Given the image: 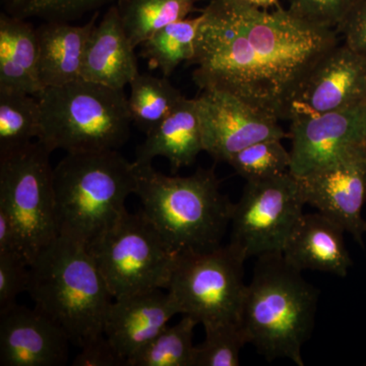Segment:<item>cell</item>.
<instances>
[{"label": "cell", "mask_w": 366, "mask_h": 366, "mask_svg": "<svg viewBox=\"0 0 366 366\" xmlns=\"http://www.w3.org/2000/svg\"><path fill=\"white\" fill-rule=\"evenodd\" d=\"M192 79L199 90L231 94L276 119L291 107L339 33L277 6L247 0H211L201 14Z\"/></svg>", "instance_id": "cell-1"}, {"label": "cell", "mask_w": 366, "mask_h": 366, "mask_svg": "<svg viewBox=\"0 0 366 366\" xmlns=\"http://www.w3.org/2000/svg\"><path fill=\"white\" fill-rule=\"evenodd\" d=\"M26 292L34 308L83 348L104 335L114 297L88 247L59 236L41 250L30 266Z\"/></svg>", "instance_id": "cell-2"}, {"label": "cell", "mask_w": 366, "mask_h": 366, "mask_svg": "<svg viewBox=\"0 0 366 366\" xmlns=\"http://www.w3.org/2000/svg\"><path fill=\"white\" fill-rule=\"evenodd\" d=\"M134 166L142 211L171 252L182 257L222 247L233 204L220 192L214 168L182 177L163 174L152 164Z\"/></svg>", "instance_id": "cell-3"}, {"label": "cell", "mask_w": 366, "mask_h": 366, "mask_svg": "<svg viewBox=\"0 0 366 366\" xmlns=\"http://www.w3.org/2000/svg\"><path fill=\"white\" fill-rule=\"evenodd\" d=\"M257 259L239 320L247 343L269 361L305 366L301 351L314 330L319 290L283 254Z\"/></svg>", "instance_id": "cell-4"}, {"label": "cell", "mask_w": 366, "mask_h": 366, "mask_svg": "<svg viewBox=\"0 0 366 366\" xmlns=\"http://www.w3.org/2000/svg\"><path fill=\"white\" fill-rule=\"evenodd\" d=\"M59 236L96 242L125 215L137 171L118 151L67 153L53 168Z\"/></svg>", "instance_id": "cell-5"}, {"label": "cell", "mask_w": 366, "mask_h": 366, "mask_svg": "<svg viewBox=\"0 0 366 366\" xmlns=\"http://www.w3.org/2000/svg\"><path fill=\"white\" fill-rule=\"evenodd\" d=\"M36 97L41 108L38 141L50 152L118 151L129 139L132 120L124 89L79 79L45 88Z\"/></svg>", "instance_id": "cell-6"}, {"label": "cell", "mask_w": 366, "mask_h": 366, "mask_svg": "<svg viewBox=\"0 0 366 366\" xmlns=\"http://www.w3.org/2000/svg\"><path fill=\"white\" fill-rule=\"evenodd\" d=\"M114 300L169 287L179 257L139 209L88 245Z\"/></svg>", "instance_id": "cell-7"}, {"label": "cell", "mask_w": 366, "mask_h": 366, "mask_svg": "<svg viewBox=\"0 0 366 366\" xmlns=\"http://www.w3.org/2000/svg\"><path fill=\"white\" fill-rule=\"evenodd\" d=\"M51 153L37 139L0 155V208L14 221L30 266L59 237Z\"/></svg>", "instance_id": "cell-8"}, {"label": "cell", "mask_w": 366, "mask_h": 366, "mask_svg": "<svg viewBox=\"0 0 366 366\" xmlns=\"http://www.w3.org/2000/svg\"><path fill=\"white\" fill-rule=\"evenodd\" d=\"M245 261L229 243L179 257L167 291L180 315L194 317L204 327L239 324L247 287Z\"/></svg>", "instance_id": "cell-9"}, {"label": "cell", "mask_w": 366, "mask_h": 366, "mask_svg": "<svg viewBox=\"0 0 366 366\" xmlns=\"http://www.w3.org/2000/svg\"><path fill=\"white\" fill-rule=\"evenodd\" d=\"M305 204L300 180L291 172L247 182L233 204L229 244L245 259L282 254Z\"/></svg>", "instance_id": "cell-10"}, {"label": "cell", "mask_w": 366, "mask_h": 366, "mask_svg": "<svg viewBox=\"0 0 366 366\" xmlns=\"http://www.w3.org/2000/svg\"><path fill=\"white\" fill-rule=\"evenodd\" d=\"M298 180L305 204L339 224L365 247L366 220L362 217V209L366 203L365 144Z\"/></svg>", "instance_id": "cell-11"}, {"label": "cell", "mask_w": 366, "mask_h": 366, "mask_svg": "<svg viewBox=\"0 0 366 366\" xmlns=\"http://www.w3.org/2000/svg\"><path fill=\"white\" fill-rule=\"evenodd\" d=\"M290 172L307 177L365 144L366 104L326 113L291 115Z\"/></svg>", "instance_id": "cell-12"}, {"label": "cell", "mask_w": 366, "mask_h": 366, "mask_svg": "<svg viewBox=\"0 0 366 366\" xmlns=\"http://www.w3.org/2000/svg\"><path fill=\"white\" fill-rule=\"evenodd\" d=\"M204 152L216 161L229 159L250 144L287 137L278 119L239 98L217 90H204L196 98Z\"/></svg>", "instance_id": "cell-13"}, {"label": "cell", "mask_w": 366, "mask_h": 366, "mask_svg": "<svg viewBox=\"0 0 366 366\" xmlns=\"http://www.w3.org/2000/svg\"><path fill=\"white\" fill-rule=\"evenodd\" d=\"M366 104V57L338 44L308 76L291 115L351 109Z\"/></svg>", "instance_id": "cell-14"}, {"label": "cell", "mask_w": 366, "mask_h": 366, "mask_svg": "<svg viewBox=\"0 0 366 366\" xmlns=\"http://www.w3.org/2000/svg\"><path fill=\"white\" fill-rule=\"evenodd\" d=\"M69 343L62 329L35 308L16 303L0 315V365H64Z\"/></svg>", "instance_id": "cell-15"}, {"label": "cell", "mask_w": 366, "mask_h": 366, "mask_svg": "<svg viewBox=\"0 0 366 366\" xmlns=\"http://www.w3.org/2000/svg\"><path fill=\"white\" fill-rule=\"evenodd\" d=\"M177 315H180L177 301L162 289L119 298L109 308L104 335L129 365V361Z\"/></svg>", "instance_id": "cell-16"}, {"label": "cell", "mask_w": 366, "mask_h": 366, "mask_svg": "<svg viewBox=\"0 0 366 366\" xmlns=\"http://www.w3.org/2000/svg\"><path fill=\"white\" fill-rule=\"evenodd\" d=\"M345 230L332 219L302 214L284 247V259L302 272H324L346 277L353 262L344 242Z\"/></svg>", "instance_id": "cell-17"}, {"label": "cell", "mask_w": 366, "mask_h": 366, "mask_svg": "<svg viewBox=\"0 0 366 366\" xmlns=\"http://www.w3.org/2000/svg\"><path fill=\"white\" fill-rule=\"evenodd\" d=\"M134 49L125 34L117 6H112L89 37L81 79L109 88L124 89L139 74Z\"/></svg>", "instance_id": "cell-18"}, {"label": "cell", "mask_w": 366, "mask_h": 366, "mask_svg": "<svg viewBox=\"0 0 366 366\" xmlns=\"http://www.w3.org/2000/svg\"><path fill=\"white\" fill-rule=\"evenodd\" d=\"M146 136L137 149V165H149L156 157H164L169 161L172 172H177L196 162L197 156L204 152L196 98L183 97L170 114Z\"/></svg>", "instance_id": "cell-19"}, {"label": "cell", "mask_w": 366, "mask_h": 366, "mask_svg": "<svg viewBox=\"0 0 366 366\" xmlns=\"http://www.w3.org/2000/svg\"><path fill=\"white\" fill-rule=\"evenodd\" d=\"M37 29L26 19L0 16V93L38 96L44 90L39 72Z\"/></svg>", "instance_id": "cell-20"}, {"label": "cell", "mask_w": 366, "mask_h": 366, "mask_svg": "<svg viewBox=\"0 0 366 366\" xmlns=\"http://www.w3.org/2000/svg\"><path fill=\"white\" fill-rule=\"evenodd\" d=\"M96 18L97 14L83 26L47 21L36 28L39 43L38 72L43 88L64 86L81 79L84 53Z\"/></svg>", "instance_id": "cell-21"}, {"label": "cell", "mask_w": 366, "mask_h": 366, "mask_svg": "<svg viewBox=\"0 0 366 366\" xmlns=\"http://www.w3.org/2000/svg\"><path fill=\"white\" fill-rule=\"evenodd\" d=\"M117 9L125 34L137 48L166 26L187 19L194 0H122Z\"/></svg>", "instance_id": "cell-22"}, {"label": "cell", "mask_w": 366, "mask_h": 366, "mask_svg": "<svg viewBox=\"0 0 366 366\" xmlns=\"http://www.w3.org/2000/svg\"><path fill=\"white\" fill-rule=\"evenodd\" d=\"M129 86L127 102L132 124L146 134L161 124L184 97L166 76L139 74Z\"/></svg>", "instance_id": "cell-23"}, {"label": "cell", "mask_w": 366, "mask_h": 366, "mask_svg": "<svg viewBox=\"0 0 366 366\" xmlns=\"http://www.w3.org/2000/svg\"><path fill=\"white\" fill-rule=\"evenodd\" d=\"M202 16L183 19L166 26L141 45V55L149 66L170 76L182 62L189 64L196 52L197 30Z\"/></svg>", "instance_id": "cell-24"}, {"label": "cell", "mask_w": 366, "mask_h": 366, "mask_svg": "<svg viewBox=\"0 0 366 366\" xmlns=\"http://www.w3.org/2000/svg\"><path fill=\"white\" fill-rule=\"evenodd\" d=\"M41 108L36 96L0 93V155L37 141Z\"/></svg>", "instance_id": "cell-25"}, {"label": "cell", "mask_w": 366, "mask_h": 366, "mask_svg": "<svg viewBox=\"0 0 366 366\" xmlns=\"http://www.w3.org/2000/svg\"><path fill=\"white\" fill-rule=\"evenodd\" d=\"M199 322L189 315L165 329L129 361L127 366L194 365V327Z\"/></svg>", "instance_id": "cell-26"}, {"label": "cell", "mask_w": 366, "mask_h": 366, "mask_svg": "<svg viewBox=\"0 0 366 366\" xmlns=\"http://www.w3.org/2000/svg\"><path fill=\"white\" fill-rule=\"evenodd\" d=\"M227 163L247 182H254L290 172L291 155L282 139H264L238 152Z\"/></svg>", "instance_id": "cell-27"}, {"label": "cell", "mask_w": 366, "mask_h": 366, "mask_svg": "<svg viewBox=\"0 0 366 366\" xmlns=\"http://www.w3.org/2000/svg\"><path fill=\"white\" fill-rule=\"evenodd\" d=\"M206 338L194 348L192 366H238L240 351L247 343L239 324L204 327Z\"/></svg>", "instance_id": "cell-28"}, {"label": "cell", "mask_w": 366, "mask_h": 366, "mask_svg": "<svg viewBox=\"0 0 366 366\" xmlns=\"http://www.w3.org/2000/svg\"><path fill=\"white\" fill-rule=\"evenodd\" d=\"M30 262L18 252H0V315L16 305L30 285Z\"/></svg>", "instance_id": "cell-29"}, {"label": "cell", "mask_w": 366, "mask_h": 366, "mask_svg": "<svg viewBox=\"0 0 366 366\" xmlns=\"http://www.w3.org/2000/svg\"><path fill=\"white\" fill-rule=\"evenodd\" d=\"M289 11L298 18L336 30L345 20L356 0H289Z\"/></svg>", "instance_id": "cell-30"}, {"label": "cell", "mask_w": 366, "mask_h": 366, "mask_svg": "<svg viewBox=\"0 0 366 366\" xmlns=\"http://www.w3.org/2000/svg\"><path fill=\"white\" fill-rule=\"evenodd\" d=\"M343 43L366 57V0H356L339 29Z\"/></svg>", "instance_id": "cell-31"}, {"label": "cell", "mask_w": 366, "mask_h": 366, "mask_svg": "<svg viewBox=\"0 0 366 366\" xmlns=\"http://www.w3.org/2000/svg\"><path fill=\"white\" fill-rule=\"evenodd\" d=\"M72 360V366H127L105 335L86 344Z\"/></svg>", "instance_id": "cell-32"}, {"label": "cell", "mask_w": 366, "mask_h": 366, "mask_svg": "<svg viewBox=\"0 0 366 366\" xmlns=\"http://www.w3.org/2000/svg\"><path fill=\"white\" fill-rule=\"evenodd\" d=\"M7 252L23 254L16 225L6 209L0 208V252Z\"/></svg>", "instance_id": "cell-33"}, {"label": "cell", "mask_w": 366, "mask_h": 366, "mask_svg": "<svg viewBox=\"0 0 366 366\" xmlns=\"http://www.w3.org/2000/svg\"><path fill=\"white\" fill-rule=\"evenodd\" d=\"M247 1L259 9H267L269 7L278 6L279 0H247Z\"/></svg>", "instance_id": "cell-34"}, {"label": "cell", "mask_w": 366, "mask_h": 366, "mask_svg": "<svg viewBox=\"0 0 366 366\" xmlns=\"http://www.w3.org/2000/svg\"><path fill=\"white\" fill-rule=\"evenodd\" d=\"M365 146H366V134H365Z\"/></svg>", "instance_id": "cell-35"}]
</instances>
